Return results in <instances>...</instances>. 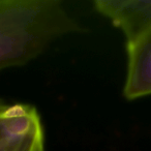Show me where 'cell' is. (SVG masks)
I'll list each match as a JSON object with an SVG mask.
<instances>
[{
	"mask_svg": "<svg viewBox=\"0 0 151 151\" xmlns=\"http://www.w3.org/2000/svg\"><path fill=\"white\" fill-rule=\"evenodd\" d=\"M82 30L59 0H0V70L25 65Z\"/></svg>",
	"mask_w": 151,
	"mask_h": 151,
	"instance_id": "obj_1",
	"label": "cell"
},
{
	"mask_svg": "<svg viewBox=\"0 0 151 151\" xmlns=\"http://www.w3.org/2000/svg\"><path fill=\"white\" fill-rule=\"evenodd\" d=\"M0 151H45L44 128L35 108L16 104L0 111Z\"/></svg>",
	"mask_w": 151,
	"mask_h": 151,
	"instance_id": "obj_2",
	"label": "cell"
},
{
	"mask_svg": "<svg viewBox=\"0 0 151 151\" xmlns=\"http://www.w3.org/2000/svg\"><path fill=\"white\" fill-rule=\"evenodd\" d=\"M97 13L108 18L132 44L151 29V0H95Z\"/></svg>",
	"mask_w": 151,
	"mask_h": 151,
	"instance_id": "obj_3",
	"label": "cell"
},
{
	"mask_svg": "<svg viewBox=\"0 0 151 151\" xmlns=\"http://www.w3.org/2000/svg\"><path fill=\"white\" fill-rule=\"evenodd\" d=\"M126 53L124 97L132 101L151 95V29L136 42L126 45Z\"/></svg>",
	"mask_w": 151,
	"mask_h": 151,
	"instance_id": "obj_4",
	"label": "cell"
},
{
	"mask_svg": "<svg viewBox=\"0 0 151 151\" xmlns=\"http://www.w3.org/2000/svg\"><path fill=\"white\" fill-rule=\"evenodd\" d=\"M7 105H5V104H3L2 101H0V111H2L3 109H4L5 107H6Z\"/></svg>",
	"mask_w": 151,
	"mask_h": 151,
	"instance_id": "obj_5",
	"label": "cell"
}]
</instances>
